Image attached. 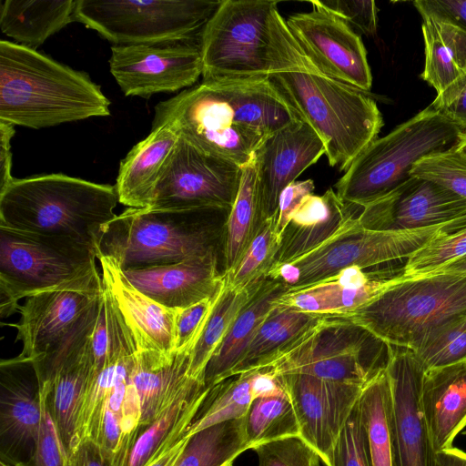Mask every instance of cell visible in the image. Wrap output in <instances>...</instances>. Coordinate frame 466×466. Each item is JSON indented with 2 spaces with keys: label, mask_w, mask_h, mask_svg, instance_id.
<instances>
[{
  "label": "cell",
  "mask_w": 466,
  "mask_h": 466,
  "mask_svg": "<svg viewBox=\"0 0 466 466\" xmlns=\"http://www.w3.org/2000/svg\"><path fill=\"white\" fill-rule=\"evenodd\" d=\"M192 348L165 354L139 347L132 372L141 407L140 432L200 382L190 372Z\"/></svg>",
  "instance_id": "obj_24"
},
{
  "label": "cell",
  "mask_w": 466,
  "mask_h": 466,
  "mask_svg": "<svg viewBox=\"0 0 466 466\" xmlns=\"http://www.w3.org/2000/svg\"><path fill=\"white\" fill-rule=\"evenodd\" d=\"M314 188L313 180L307 179L294 181L282 191L275 219V234L279 242L292 213L306 196L313 193Z\"/></svg>",
  "instance_id": "obj_50"
},
{
  "label": "cell",
  "mask_w": 466,
  "mask_h": 466,
  "mask_svg": "<svg viewBox=\"0 0 466 466\" xmlns=\"http://www.w3.org/2000/svg\"><path fill=\"white\" fill-rule=\"evenodd\" d=\"M325 464L326 466H372L358 401L339 432Z\"/></svg>",
  "instance_id": "obj_44"
},
{
  "label": "cell",
  "mask_w": 466,
  "mask_h": 466,
  "mask_svg": "<svg viewBox=\"0 0 466 466\" xmlns=\"http://www.w3.org/2000/svg\"><path fill=\"white\" fill-rule=\"evenodd\" d=\"M391 345L339 316H323L263 368L364 386L386 369Z\"/></svg>",
  "instance_id": "obj_11"
},
{
  "label": "cell",
  "mask_w": 466,
  "mask_h": 466,
  "mask_svg": "<svg viewBox=\"0 0 466 466\" xmlns=\"http://www.w3.org/2000/svg\"><path fill=\"white\" fill-rule=\"evenodd\" d=\"M387 370L392 392L393 466H441L420 401L423 367L411 350L391 346Z\"/></svg>",
  "instance_id": "obj_17"
},
{
  "label": "cell",
  "mask_w": 466,
  "mask_h": 466,
  "mask_svg": "<svg viewBox=\"0 0 466 466\" xmlns=\"http://www.w3.org/2000/svg\"><path fill=\"white\" fill-rule=\"evenodd\" d=\"M412 351L424 370L466 360V314L431 329Z\"/></svg>",
  "instance_id": "obj_41"
},
{
  "label": "cell",
  "mask_w": 466,
  "mask_h": 466,
  "mask_svg": "<svg viewBox=\"0 0 466 466\" xmlns=\"http://www.w3.org/2000/svg\"><path fill=\"white\" fill-rule=\"evenodd\" d=\"M463 132L430 106L373 140L335 184L339 198L362 208L409 180L421 158L456 147Z\"/></svg>",
  "instance_id": "obj_8"
},
{
  "label": "cell",
  "mask_w": 466,
  "mask_h": 466,
  "mask_svg": "<svg viewBox=\"0 0 466 466\" xmlns=\"http://www.w3.org/2000/svg\"><path fill=\"white\" fill-rule=\"evenodd\" d=\"M277 376L293 404L300 437L325 463L364 386L307 374Z\"/></svg>",
  "instance_id": "obj_16"
},
{
  "label": "cell",
  "mask_w": 466,
  "mask_h": 466,
  "mask_svg": "<svg viewBox=\"0 0 466 466\" xmlns=\"http://www.w3.org/2000/svg\"><path fill=\"white\" fill-rule=\"evenodd\" d=\"M96 258L103 284L132 327L139 347L165 354L176 351L177 309L164 307L136 289L112 258Z\"/></svg>",
  "instance_id": "obj_25"
},
{
  "label": "cell",
  "mask_w": 466,
  "mask_h": 466,
  "mask_svg": "<svg viewBox=\"0 0 466 466\" xmlns=\"http://www.w3.org/2000/svg\"><path fill=\"white\" fill-rule=\"evenodd\" d=\"M456 148L461 152L466 154V134H463L461 140L456 146Z\"/></svg>",
  "instance_id": "obj_59"
},
{
  "label": "cell",
  "mask_w": 466,
  "mask_h": 466,
  "mask_svg": "<svg viewBox=\"0 0 466 466\" xmlns=\"http://www.w3.org/2000/svg\"><path fill=\"white\" fill-rule=\"evenodd\" d=\"M420 15L425 47L421 77L438 95L466 75V30L434 15Z\"/></svg>",
  "instance_id": "obj_30"
},
{
  "label": "cell",
  "mask_w": 466,
  "mask_h": 466,
  "mask_svg": "<svg viewBox=\"0 0 466 466\" xmlns=\"http://www.w3.org/2000/svg\"><path fill=\"white\" fill-rule=\"evenodd\" d=\"M255 370L227 378L210 387L188 428V435L224 421L245 416L253 400Z\"/></svg>",
  "instance_id": "obj_39"
},
{
  "label": "cell",
  "mask_w": 466,
  "mask_h": 466,
  "mask_svg": "<svg viewBox=\"0 0 466 466\" xmlns=\"http://www.w3.org/2000/svg\"><path fill=\"white\" fill-rule=\"evenodd\" d=\"M229 210L127 208L104 228L96 257L112 258L122 270L218 256L222 260Z\"/></svg>",
  "instance_id": "obj_4"
},
{
  "label": "cell",
  "mask_w": 466,
  "mask_h": 466,
  "mask_svg": "<svg viewBox=\"0 0 466 466\" xmlns=\"http://www.w3.org/2000/svg\"><path fill=\"white\" fill-rule=\"evenodd\" d=\"M310 4L354 25L366 35H373L377 30V7L374 1L315 0L310 1Z\"/></svg>",
  "instance_id": "obj_47"
},
{
  "label": "cell",
  "mask_w": 466,
  "mask_h": 466,
  "mask_svg": "<svg viewBox=\"0 0 466 466\" xmlns=\"http://www.w3.org/2000/svg\"><path fill=\"white\" fill-rule=\"evenodd\" d=\"M208 389L205 382L197 384L145 428L132 446L126 466H145L157 454L188 435V428Z\"/></svg>",
  "instance_id": "obj_33"
},
{
  "label": "cell",
  "mask_w": 466,
  "mask_h": 466,
  "mask_svg": "<svg viewBox=\"0 0 466 466\" xmlns=\"http://www.w3.org/2000/svg\"><path fill=\"white\" fill-rule=\"evenodd\" d=\"M122 271L136 289L171 309L216 297L225 281L218 256Z\"/></svg>",
  "instance_id": "obj_22"
},
{
  "label": "cell",
  "mask_w": 466,
  "mask_h": 466,
  "mask_svg": "<svg viewBox=\"0 0 466 466\" xmlns=\"http://www.w3.org/2000/svg\"><path fill=\"white\" fill-rule=\"evenodd\" d=\"M243 167L206 153L178 136L156 187L154 209L230 210Z\"/></svg>",
  "instance_id": "obj_13"
},
{
  "label": "cell",
  "mask_w": 466,
  "mask_h": 466,
  "mask_svg": "<svg viewBox=\"0 0 466 466\" xmlns=\"http://www.w3.org/2000/svg\"><path fill=\"white\" fill-rule=\"evenodd\" d=\"M262 283L253 288L236 289L224 281L215 305L192 349L190 360L192 376L205 380V370L209 360L228 335L238 314Z\"/></svg>",
  "instance_id": "obj_36"
},
{
  "label": "cell",
  "mask_w": 466,
  "mask_h": 466,
  "mask_svg": "<svg viewBox=\"0 0 466 466\" xmlns=\"http://www.w3.org/2000/svg\"><path fill=\"white\" fill-rule=\"evenodd\" d=\"M420 401L434 451L453 447L466 427V360L425 370Z\"/></svg>",
  "instance_id": "obj_27"
},
{
  "label": "cell",
  "mask_w": 466,
  "mask_h": 466,
  "mask_svg": "<svg viewBox=\"0 0 466 466\" xmlns=\"http://www.w3.org/2000/svg\"><path fill=\"white\" fill-rule=\"evenodd\" d=\"M218 296V294L214 298L204 299L187 308L177 309L176 350L193 349Z\"/></svg>",
  "instance_id": "obj_48"
},
{
  "label": "cell",
  "mask_w": 466,
  "mask_h": 466,
  "mask_svg": "<svg viewBox=\"0 0 466 466\" xmlns=\"http://www.w3.org/2000/svg\"><path fill=\"white\" fill-rule=\"evenodd\" d=\"M76 1L5 0L0 27L19 45L35 49L74 19Z\"/></svg>",
  "instance_id": "obj_31"
},
{
  "label": "cell",
  "mask_w": 466,
  "mask_h": 466,
  "mask_svg": "<svg viewBox=\"0 0 466 466\" xmlns=\"http://www.w3.org/2000/svg\"><path fill=\"white\" fill-rule=\"evenodd\" d=\"M189 435H185L170 448L157 454L145 466H175L178 457L180 456Z\"/></svg>",
  "instance_id": "obj_55"
},
{
  "label": "cell",
  "mask_w": 466,
  "mask_h": 466,
  "mask_svg": "<svg viewBox=\"0 0 466 466\" xmlns=\"http://www.w3.org/2000/svg\"><path fill=\"white\" fill-rule=\"evenodd\" d=\"M466 257V225L428 242L407 258L403 279L435 273Z\"/></svg>",
  "instance_id": "obj_42"
},
{
  "label": "cell",
  "mask_w": 466,
  "mask_h": 466,
  "mask_svg": "<svg viewBox=\"0 0 466 466\" xmlns=\"http://www.w3.org/2000/svg\"><path fill=\"white\" fill-rule=\"evenodd\" d=\"M94 247L66 238L0 227V315L21 299L51 291L98 294L103 289Z\"/></svg>",
  "instance_id": "obj_7"
},
{
  "label": "cell",
  "mask_w": 466,
  "mask_h": 466,
  "mask_svg": "<svg viewBox=\"0 0 466 466\" xmlns=\"http://www.w3.org/2000/svg\"><path fill=\"white\" fill-rule=\"evenodd\" d=\"M227 466H233V465H232V464H228V465H227Z\"/></svg>",
  "instance_id": "obj_60"
},
{
  "label": "cell",
  "mask_w": 466,
  "mask_h": 466,
  "mask_svg": "<svg viewBox=\"0 0 466 466\" xmlns=\"http://www.w3.org/2000/svg\"><path fill=\"white\" fill-rule=\"evenodd\" d=\"M449 271V272H466V257L440 269L437 272Z\"/></svg>",
  "instance_id": "obj_57"
},
{
  "label": "cell",
  "mask_w": 466,
  "mask_h": 466,
  "mask_svg": "<svg viewBox=\"0 0 466 466\" xmlns=\"http://www.w3.org/2000/svg\"><path fill=\"white\" fill-rule=\"evenodd\" d=\"M317 71L368 93L372 86L367 51L360 35L340 17L314 7L286 20Z\"/></svg>",
  "instance_id": "obj_15"
},
{
  "label": "cell",
  "mask_w": 466,
  "mask_h": 466,
  "mask_svg": "<svg viewBox=\"0 0 466 466\" xmlns=\"http://www.w3.org/2000/svg\"><path fill=\"white\" fill-rule=\"evenodd\" d=\"M221 1L76 0L74 19L114 46L141 45L200 36Z\"/></svg>",
  "instance_id": "obj_12"
},
{
  "label": "cell",
  "mask_w": 466,
  "mask_h": 466,
  "mask_svg": "<svg viewBox=\"0 0 466 466\" xmlns=\"http://www.w3.org/2000/svg\"><path fill=\"white\" fill-rule=\"evenodd\" d=\"M265 221L253 157L243 167L239 188L225 223L221 260L223 275L235 268Z\"/></svg>",
  "instance_id": "obj_32"
},
{
  "label": "cell",
  "mask_w": 466,
  "mask_h": 466,
  "mask_svg": "<svg viewBox=\"0 0 466 466\" xmlns=\"http://www.w3.org/2000/svg\"><path fill=\"white\" fill-rule=\"evenodd\" d=\"M101 292L51 291L26 298L18 309L19 321L10 324L23 343L19 355L35 359L50 351L76 328Z\"/></svg>",
  "instance_id": "obj_21"
},
{
  "label": "cell",
  "mask_w": 466,
  "mask_h": 466,
  "mask_svg": "<svg viewBox=\"0 0 466 466\" xmlns=\"http://www.w3.org/2000/svg\"><path fill=\"white\" fill-rule=\"evenodd\" d=\"M287 293L285 285L267 278L241 310L228 335L212 355L205 370L208 388L232 376L261 324L276 307V300Z\"/></svg>",
  "instance_id": "obj_29"
},
{
  "label": "cell",
  "mask_w": 466,
  "mask_h": 466,
  "mask_svg": "<svg viewBox=\"0 0 466 466\" xmlns=\"http://www.w3.org/2000/svg\"><path fill=\"white\" fill-rule=\"evenodd\" d=\"M466 314V272L401 278L375 299L338 315L391 346L413 350L434 328Z\"/></svg>",
  "instance_id": "obj_9"
},
{
  "label": "cell",
  "mask_w": 466,
  "mask_h": 466,
  "mask_svg": "<svg viewBox=\"0 0 466 466\" xmlns=\"http://www.w3.org/2000/svg\"><path fill=\"white\" fill-rule=\"evenodd\" d=\"M258 466H319L317 451L300 436H291L255 447Z\"/></svg>",
  "instance_id": "obj_45"
},
{
  "label": "cell",
  "mask_w": 466,
  "mask_h": 466,
  "mask_svg": "<svg viewBox=\"0 0 466 466\" xmlns=\"http://www.w3.org/2000/svg\"><path fill=\"white\" fill-rule=\"evenodd\" d=\"M413 5L420 15H434L466 30V0H417Z\"/></svg>",
  "instance_id": "obj_51"
},
{
  "label": "cell",
  "mask_w": 466,
  "mask_h": 466,
  "mask_svg": "<svg viewBox=\"0 0 466 466\" xmlns=\"http://www.w3.org/2000/svg\"><path fill=\"white\" fill-rule=\"evenodd\" d=\"M410 177L436 183L466 199V154L456 147L421 158Z\"/></svg>",
  "instance_id": "obj_43"
},
{
  "label": "cell",
  "mask_w": 466,
  "mask_h": 466,
  "mask_svg": "<svg viewBox=\"0 0 466 466\" xmlns=\"http://www.w3.org/2000/svg\"><path fill=\"white\" fill-rule=\"evenodd\" d=\"M359 210L360 208L344 203L332 188L320 196L313 193L306 196L281 235L279 249L271 268L317 248L350 225Z\"/></svg>",
  "instance_id": "obj_26"
},
{
  "label": "cell",
  "mask_w": 466,
  "mask_h": 466,
  "mask_svg": "<svg viewBox=\"0 0 466 466\" xmlns=\"http://www.w3.org/2000/svg\"><path fill=\"white\" fill-rule=\"evenodd\" d=\"M117 202L115 186L64 174L14 178L0 191V227L72 238L96 250Z\"/></svg>",
  "instance_id": "obj_5"
},
{
  "label": "cell",
  "mask_w": 466,
  "mask_h": 466,
  "mask_svg": "<svg viewBox=\"0 0 466 466\" xmlns=\"http://www.w3.org/2000/svg\"><path fill=\"white\" fill-rule=\"evenodd\" d=\"M466 214V199L431 181L411 177L381 198L360 208L364 228L401 231L440 225Z\"/></svg>",
  "instance_id": "obj_18"
},
{
  "label": "cell",
  "mask_w": 466,
  "mask_h": 466,
  "mask_svg": "<svg viewBox=\"0 0 466 466\" xmlns=\"http://www.w3.org/2000/svg\"><path fill=\"white\" fill-rule=\"evenodd\" d=\"M178 139L168 126L152 128L122 159L116 189L119 203L129 208H150L164 166Z\"/></svg>",
  "instance_id": "obj_28"
},
{
  "label": "cell",
  "mask_w": 466,
  "mask_h": 466,
  "mask_svg": "<svg viewBox=\"0 0 466 466\" xmlns=\"http://www.w3.org/2000/svg\"><path fill=\"white\" fill-rule=\"evenodd\" d=\"M200 36L113 46L110 72L125 96L148 98L194 85L202 75Z\"/></svg>",
  "instance_id": "obj_14"
},
{
  "label": "cell",
  "mask_w": 466,
  "mask_h": 466,
  "mask_svg": "<svg viewBox=\"0 0 466 466\" xmlns=\"http://www.w3.org/2000/svg\"><path fill=\"white\" fill-rule=\"evenodd\" d=\"M42 419L38 376L30 358L18 355L0 364L1 456L31 461Z\"/></svg>",
  "instance_id": "obj_19"
},
{
  "label": "cell",
  "mask_w": 466,
  "mask_h": 466,
  "mask_svg": "<svg viewBox=\"0 0 466 466\" xmlns=\"http://www.w3.org/2000/svg\"><path fill=\"white\" fill-rule=\"evenodd\" d=\"M466 225V214L427 228L370 230L354 221L312 251L273 268L267 278L281 281L287 293L327 281L349 268L372 269L385 263L408 258L428 242Z\"/></svg>",
  "instance_id": "obj_10"
},
{
  "label": "cell",
  "mask_w": 466,
  "mask_h": 466,
  "mask_svg": "<svg viewBox=\"0 0 466 466\" xmlns=\"http://www.w3.org/2000/svg\"><path fill=\"white\" fill-rule=\"evenodd\" d=\"M285 391L279 376L265 369L255 370L251 381L252 398L276 395Z\"/></svg>",
  "instance_id": "obj_54"
},
{
  "label": "cell",
  "mask_w": 466,
  "mask_h": 466,
  "mask_svg": "<svg viewBox=\"0 0 466 466\" xmlns=\"http://www.w3.org/2000/svg\"><path fill=\"white\" fill-rule=\"evenodd\" d=\"M358 405L372 466H393V406L387 368L364 385Z\"/></svg>",
  "instance_id": "obj_34"
},
{
  "label": "cell",
  "mask_w": 466,
  "mask_h": 466,
  "mask_svg": "<svg viewBox=\"0 0 466 466\" xmlns=\"http://www.w3.org/2000/svg\"><path fill=\"white\" fill-rule=\"evenodd\" d=\"M66 466H116L110 455L91 440L73 445L67 451Z\"/></svg>",
  "instance_id": "obj_52"
},
{
  "label": "cell",
  "mask_w": 466,
  "mask_h": 466,
  "mask_svg": "<svg viewBox=\"0 0 466 466\" xmlns=\"http://www.w3.org/2000/svg\"><path fill=\"white\" fill-rule=\"evenodd\" d=\"M246 450L243 418L235 419L190 435L175 466H227Z\"/></svg>",
  "instance_id": "obj_37"
},
{
  "label": "cell",
  "mask_w": 466,
  "mask_h": 466,
  "mask_svg": "<svg viewBox=\"0 0 466 466\" xmlns=\"http://www.w3.org/2000/svg\"><path fill=\"white\" fill-rule=\"evenodd\" d=\"M323 316L276 306L259 327L232 376L263 368Z\"/></svg>",
  "instance_id": "obj_35"
},
{
  "label": "cell",
  "mask_w": 466,
  "mask_h": 466,
  "mask_svg": "<svg viewBox=\"0 0 466 466\" xmlns=\"http://www.w3.org/2000/svg\"><path fill=\"white\" fill-rule=\"evenodd\" d=\"M0 466H28L27 463L23 461H15L5 456H1Z\"/></svg>",
  "instance_id": "obj_58"
},
{
  "label": "cell",
  "mask_w": 466,
  "mask_h": 466,
  "mask_svg": "<svg viewBox=\"0 0 466 466\" xmlns=\"http://www.w3.org/2000/svg\"><path fill=\"white\" fill-rule=\"evenodd\" d=\"M441 466H466V452L451 447L438 452Z\"/></svg>",
  "instance_id": "obj_56"
},
{
  "label": "cell",
  "mask_w": 466,
  "mask_h": 466,
  "mask_svg": "<svg viewBox=\"0 0 466 466\" xmlns=\"http://www.w3.org/2000/svg\"><path fill=\"white\" fill-rule=\"evenodd\" d=\"M431 107L466 134V75L438 94Z\"/></svg>",
  "instance_id": "obj_49"
},
{
  "label": "cell",
  "mask_w": 466,
  "mask_h": 466,
  "mask_svg": "<svg viewBox=\"0 0 466 466\" xmlns=\"http://www.w3.org/2000/svg\"><path fill=\"white\" fill-rule=\"evenodd\" d=\"M298 118L269 77L223 78L159 102L152 128L168 126L200 150L243 167L268 137Z\"/></svg>",
  "instance_id": "obj_1"
},
{
  "label": "cell",
  "mask_w": 466,
  "mask_h": 466,
  "mask_svg": "<svg viewBox=\"0 0 466 466\" xmlns=\"http://www.w3.org/2000/svg\"><path fill=\"white\" fill-rule=\"evenodd\" d=\"M325 154L315 130L298 118L268 137L254 154L265 219H276L282 191Z\"/></svg>",
  "instance_id": "obj_20"
},
{
  "label": "cell",
  "mask_w": 466,
  "mask_h": 466,
  "mask_svg": "<svg viewBox=\"0 0 466 466\" xmlns=\"http://www.w3.org/2000/svg\"><path fill=\"white\" fill-rule=\"evenodd\" d=\"M88 75L7 40L0 41V121L34 129L110 115Z\"/></svg>",
  "instance_id": "obj_3"
},
{
  "label": "cell",
  "mask_w": 466,
  "mask_h": 466,
  "mask_svg": "<svg viewBox=\"0 0 466 466\" xmlns=\"http://www.w3.org/2000/svg\"><path fill=\"white\" fill-rule=\"evenodd\" d=\"M403 267H383L372 269L349 268L330 279L315 286L285 293L277 306L325 316L344 315L362 307L398 282Z\"/></svg>",
  "instance_id": "obj_23"
},
{
  "label": "cell",
  "mask_w": 466,
  "mask_h": 466,
  "mask_svg": "<svg viewBox=\"0 0 466 466\" xmlns=\"http://www.w3.org/2000/svg\"><path fill=\"white\" fill-rule=\"evenodd\" d=\"M40 397L42 419L32 466H66L67 451L50 411L47 390L43 387H40Z\"/></svg>",
  "instance_id": "obj_46"
},
{
  "label": "cell",
  "mask_w": 466,
  "mask_h": 466,
  "mask_svg": "<svg viewBox=\"0 0 466 466\" xmlns=\"http://www.w3.org/2000/svg\"><path fill=\"white\" fill-rule=\"evenodd\" d=\"M203 80L319 73L272 0H222L200 39Z\"/></svg>",
  "instance_id": "obj_2"
},
{
  "label": "cell",
  "mask_w": 466,
  "mask_h": 466,
  "mask_svg": "<svg viewBox=\"0 0 466 466\" xmlns=\"http://www.w3.org/2000/svg\"><path fill=\"white\" fill-rule=\"evenodd\" d=\"M15 133L14 125L0 121V191L5 189L15 178L11 174V139Z\"/></svg>",
  "instance_id": "obj_53"
},
{
  "label": "cell",
  "mask_w": 466,
  "mask_h": 466,
  "mask_svg": "<svg viewBox=\"0 0 466 466\" xmlns=\"http://www.w3.org/2000/svg\"><path fill=\"white\" fill-rule=\"evenodd\" d=\"M279 245L275 219H267L235 268L224 274L225 283L236 289L260 285L275 262Z\"/></svg>",
  "instance_id": "obj_40"
},
{
  "label": "cell",
  "mask_w": 466,
  "mask_h": 466,
  "mask_svg": "<svg viewBox=\"0 0 466 466\" xmlns=\"http://www.w3.org/2000/svg\"><path fill=\"white\" fill-rule=\"evenodd\" d=\"M243 429L248 449L287 437L300 436L297 415L286 390L253 399L243 417Z\"/></svg>",
  "instance_id": "obj_38"
},
{
  "label": "cell",
  "mask_w": 466,
  "mask_h": 466,
  "mask_svg": "<svg viewBox=\"0 0 466 466\" xmlns=\"http://www.w3.org/2000/svg\"><path fill=\"white\" fill-rule=\"evenodd\" d=\"M297 116L321 138L330 167L346 170L383 125L376 101L366 92L314 72L269 77Z\"/></svg>",
  "instance_id": "obj_6"
}]
</instances>
